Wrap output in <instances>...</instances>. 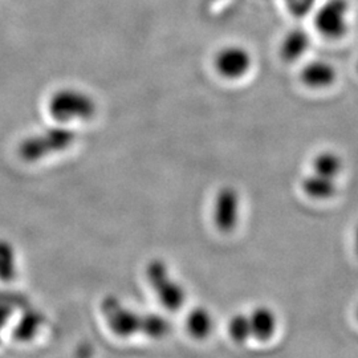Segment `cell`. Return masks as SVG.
<instances>
[{"label":"cell","mask_w":358,"mask_h":358,"mask_svg":"<svg viewBox=\"0 0 358 358\" xmlns=\"http://www.w3.org/2000/svg\"><path fill=\"white\" fill-rule=\"evenodd\" d=\"M344 161L341 155L333 150H324L316 154L312 159V171L327 177V178L337 179L343 173Z\"/></svg>","instance_id":"obj_11"},{"label":"cell","mask_w":358,"mask_h":358,"mask_svg":"<svg viewBox=\"0 0 358 358\" xmlns=\"http://www.w3.org/2000/svg\"><path fill=\"white\" fill-rule=\"evenodd\" d=\"M242 211L241 195L236 189L224 186L217 192L213 207V222L222 234H231L236 230Z\"/></svg>","instance_id":"obj_4"},{"label":"cell","mask_w":358,"mask_h":358,"mask_svg":"<svg viewBox=\"0 0 358 358\" xmlns=\"http://www.w3.org/2000/svg\"><path fill=\"white\" fill-rule=\"evenodd\" d=\"M44 324V316L34 309H28L13 329V338L20 343H28L36 337Z\"/></svg>","instance_id":"obj_12"},{"label":"cell","mask_w":358,"mask_h":358,"mask_svg":"<svg viewBox=\"0 0 358 358\" xmlns=\"http://www.w3.org/2000/svg\"><path fill=\"white\" fill-rule=\"evenodd\" d=\"M356 319L358 320V306L357 308H356Z\"/></svg>","instance_id":"obj_19"},{"label":"cell","mask_w":358,"mask_h":358,"mask_svg":"<svg viewBox=\"0 0 358 358\" xmlns=\"http://www.w3.org/2000/svg\"><path fill=\"white\" fill-rule=\"evenodd\" d=\"M292 4V10L294 15H303L307 11L308 6L312 3V0H289Z\"/></svg>","instance_id":"obj_17"},{"label":"cell","mask_w":358,"mask_h":358,"mask_svg":"<svg viewBox=\"0 0 358 358\" xmlns=\"http://www.w3.org/2000/svg\"><path fill=\"white\" fill-rule=\"evenodd\" d=\"M349 6L346 0H328L315 13V28L322 38L337 40L348 32Z\"/></svg>","instance_id":"obj_3"},{"label":"cell","mask_w":358,"mask_h":358,"mask_svg":"<svg viewBox=\"0 0 358 358\" xmlns=\"http://www.w3.org/2000/svg\"><path fill=\"white\" fill-rule=\"evenodd\" d=\"M301 190L310 199L328 201L336 196L338 186L336 179L327 178L312 171L301 179Z\"/></svg>","instance_id":"obj_9"},{"label":"cell","mask_w":358,"mask_h":358,"mask_svg":"<svg viewBox=\"0 0 358 358\" xmlns=\"http://www.w3.org/2000/svg\"><path fill=\"white\" fill-rule=\"evenodd\" d=\"M300 80L309 90H327L337 80V71L331 63L313 60L300 71Z\"/></svg>","instance_id":"obj_6"},{"label":"cell","mask_w":358,"mask_h":358,"mask_svg":"<svg viewBox=\"0 0 358 358\" xmlns=\"http://www.w3.org/2000/svg\"><path fill=\"white\" fill-rule=\"evenodd\" d=\"M353 243H355V251L358 256V224L356 226V230H355V236H353Z\"/></svg>","instance_id":"obj_18"},{"label":"cell","mask_w":358,"mask_h":358,"mask_svg":"<svg viewBox=\"0 0 358 358\" xmlns=\"http://www.w3.org/2000/svg\"><path fill=\"white\" fill-rule=\"evenodd\" d=\"M310 45V38L307 32L301 28L289 31L280 44V57L287 63H294L301 59Z\"/></svg>","instance_id":"obj_8"},{"label":"cell","mask_w":358,"mask_h":358,"mask_svg":"<svg viewBox=\"0 0 358 358\" xmlns=\"http://www.w3.org/2000/svg\"><path fill=\"white\" fill-rule=\"evenodd\" d=\"M186 331L194 340H206L214 329V319L210 310L205 307L192 308L185 321Z\"/></svg>","instance_id":"obj_10"},{"label":"cell","mask_w":358,"mask_h":358,"mask_svg":"<svg viewBox=\"0 0 358 358\" xmlns=\"http://www.w3.org/2000/svg\"><path fill=\"white\" fill-rule=\"evenodd\" d=\"M15 308L19 307H17L16 303H13L11 300L0 301V329L7 325L10 317L13 316V309H15Z\"/></svg>","instance_id":"obj_16"},{"label":"cell","mask_w":358,"mask_h":358,"mask_svg":"<svg viewBox=\"0 0 358 358\" xmlns=\"http://www.w3.org/2000/svg\"><path fill=\"white\" fill-rule=\"evenodd\" d=\"M251 334L257 341H269L278 331V316L276 313L266 306H259L251 310L248 315Z\"/></svg>","instance_id":"obj_7"},{"label":"cell","mask_w":358,"mask_h":358,"mask_svg":"<svg viewBox=\"0 0 358 358\" xmlns=\"http://www.w3.org/2000/svg\"><path fill=\"white\" fill-rule=\"evenodd\" d=\"M101 312L109 329L121 338H128L142 333L145 315L125 307L115 296H106L101 304Z\"/></svg>","instance_id":"obj_2"},{"label":"cell","mask_w":358,"mask_h":358,"mask_svg":"<svg viewBox=\"0 0 358 358\" xmlns=\"http://www.w3.org/2000/svg\"><path fill=\"white\" fill-rule=\"evenodd\" d=\"M227 332L231 340L236 344H244L245 341H248L252 337L248 315L236 313L235 316H232L227 324Z\"/></svg>","instance_id":"obj_14"},{"label":"cell","mask_w":358,"mask_h":358,"mask_svg":"<svg viewBox=\"0 0 358 358\" xmlns=\"http://www.w3.org/2000/svg\"><path fill=\"white\" fill-rule=\"evenodd\" d=\"M146 279L153 288L154 294H157L159 303L164 307L177 312L186 303V289L177 282L167 267L166 263L161 259H154L146 266Z\"/></svg>","instance_id":"obj_1"},{"label":"cell","mask_w":358,"mask_h":358,"mask_svg":"<svg viewBox=\"0 0 358 358\" xmlns=\"http://www.w3.org/2000/svg\"><path fill=\"white\" fill-rule=\"evenodd\" d=\"M15 278V264L11 251L6 247H0V280L11 282Z\"/></svg>","instance_id":"obj_15"},{"label":"cell","mask_w":358,"mask_h":358,"mask_svg":"<svg viewBox=\"0 0 358 358\" xmlns=\"http://www.w3.org/2000/svg\"><path fill=\"white\" fill-rule=\"evenodd\" d=\"M214 68L217 75L226 80H241L252 68V56L242 45H227L217 52Z\"/></svg>","instance_id":"obj_5"},{"label":"cell","mask_w":358,"mask_h":358,"mask_svg":"<svg viewBox=\"0 0 358 358\" xmlns=\"http://www.w3.org/2000/svg\"><path fill=\"white\" fill-rule=\"evenodd\" d=\"M170 332H171V324L169 322L166 317L155 313L145 315L142 334L154 340H161L169 336Z\"/></svg>","instance_id":"obj_13"}]
</instances>
